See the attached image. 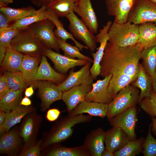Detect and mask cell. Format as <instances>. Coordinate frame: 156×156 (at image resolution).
I'll use <instances>...</instances> for the list:
<instances>
[{
    "label": "cell",
    "instance_id": "cell-1",
    "mask_svg": "<svg viewBox=\"0 0 156 156\" xmlns=\"http://www.w3.org/2000/svg\"><path fill=\"white\" fill-rule=\"evenodd\" d=\"M143 49L138 43L121 47L107 42L101 63L100 75L104 78L112 75L108 91L112 99L120 90L136 80Z\"/></svg>",
    "mask_w": 156,
    "mask_h": 156
},
{
    "label": "cell",
    "instance_id": "cell-2",
    "mask_svg": "<svg viewBox=\"0 0 156 156\" xmlns=\"http://www.w3.org/2000/svg\"><path fill=\"white\" fill-rule=\"evenodd\" d=\"M139 27L128 21L121 24L114 22L108 31V42L121 47L134 45L138 40Z\"/></svg>",
    "mask_w": 156,
    "mask_h": 156
},
{
    "label": "cell",
    "instance_id": "cell-3",
    "mask_svg": "<svg viewBox=\"0 0 156 156\" xmlns=\"http://www.w3.org/2000/svg\"><path fill=\"white\" fill-rule=\"evenodd\" d=\"M24 55L41 57L47 48L28 27L20 32L12 40L9 47Z\"/></svg>",
    "mask_w": 156,
    "mask_h": 156
},
{
    "label": "cell",
    "instance_id": "cell-4",
    "mask_svg": "<svg viewBox=\"0 0 156 156\" xmlns=\"http://www.w3.org/2000/svg\"><path fill=\"white\" fill-rule=\"evenodd\" d=\"M140 92L131 84L120 90L108 104L109 120L128 108L139 103Z\"/></svg>",
    "mask_w": 156,
    "mask_h": 156
},
{
    "label": "cell",
    "instance_id": "cell-5",
    "mask_svg": "<svg viewBox=\"0 0 156 156\" xmlns=\"http://www.w3.org/2000/svg\"><path fill=\"white\" fill-rule=\"evenodd\" d=\"M92 116L83 114L64 118L56 125L53 130L46 143L49 146L61 142L68 138L72 135L73 127L81 123L89 122L91 120Z\"/></svg>",
    "mask_w": 156,
    "mask_h": 156
},
{
    "label": "cell",
    "instance_id": "cell-6",
    "mask_svg": "<svg viewBox=\"0 0 156 156\" xmlns=\"http://www.w3.org/2000/svg\"><path fill=\"white\" fill-rule=\"evenodd\" d=\"M55 27L52 21L47 18L34 23L28 28L47 48L59 53L60 48L54 30Z\"/></svg>",
    "mask_w": 156,
    "mask_h": 156
},
{
    "label": "cell",
    "instance_id": "cell-7",
    "mask_svg": "<svg viewBox=\"0 0 156 156\" xmlns=\"http://www.w3.org/2000/svg\"><path fill=\"white\" fill-rule=\"evenodd\" d=\"M66 17L69 22V28L74 37L83 42L90 51L94 52L96 47V36L74 12Z\"/></svg>",
    "mask_w": 156,
    "mask_h": 156
},
{
    "label": "cell",
    "instance_id": "cell-8",
    "mask_svg": "<svg viewBox=\"0 0 156 156\" xmlns=\"http://www.w3.org/2000/svg\"><path fill=\"white\" fill-rule=\"evenodd\" d=\"M127 21L137 25L148 22L156 24V5L149 0H136Z\"/></svg>",
    "mask_w": 156,
    "mask_h": 156
},
{
    "label": "cell",
    "instance_id": "cell-9",
    "mask_svg": "<svg viewBox=\"0 0 156 156\" xmlns=\"http://www.w3.org/2000/svg\"><path fill=\"white\" fill-rule=\"evenodd\" d=\"M136 105L131 107L109 120L110 125L118 127L127 134L130 140L136 139L135 129L137 120Z\"/></svg>",
    "mask_w": 156,
    "mask_h": 156
},
{
    "label": "cell",
    "instance_id": "cell-10",
    "mask_svg": "<svg viewBox=\"0 0 156 156\" xmlns=\"http://www.w3.org/2000/svg\"><path fill=\"white\" fill-rule=\"evenodd\" d=\"M136 0H105L108 14L114 17V22L127 21L129 13Z\"/></svg>",
    "mask_w": 156,
    "mask_h": 156
},
{
    "label": "cell",
    "instance_id": "cell-11",
    "mask_svg": "<svg viewBox=\"0 0 156 156\" xmlns=\"http://www.w3.org/2000/svg\"><path fill=\"white\" fill-rule=\"evenodd\" d=\"M35 87L42 101L43 109L46 110L54 102L62 99L63 92L58 85L49 81L37 80Z\"/></svg>",
    "mask_w": 156,
    "mask_h": 156
},
{
    "label": "cell",
    "instance_id": "cell-12",
    "mask_svg": "<svg viewBox=\"0 0 156 156\" xmlns=\"http://www.w3.org/2000/svg\"><path fill=\"white\" fill-rule=\"evenodd\" d=\"M91 62H89L79 70L70 71L68 76L61 83L58 85L63 92L73 87L84 84H92L94 79L90 73Z\"/></svg>",
    "mask_w": 156,
    "mask_h": 156
},
{
    "label": "cell",
    "instance_id": "cell-13",
    "mask_svg": "<svg viewBox=\"0 0 156 156\" xmlns=\"http://www.w3.org/2000/svg\"><path fill=\"white\" fill-rule=\"evenodd\" d=\"M110 25L107 23L101 29L99 33L96 36L97 42L100 43V46L95 53L92 55L93 58V64L90 69L93 79H95L100 75L101 72V62L104 55L105 50L109 40L108 31Z\"/></svg>",
    "mask_w": 156,
    "mask_h": 156
},
{
    "label": "cell",
    "instance_id": "cell-14",
    "mask_svg": "<svg viewBox=\"0 0 156 156\" xmlns=\"http://www.w3.org/2000/svg\"><path fill=\"white\" fill-rule=\"evenodd\" d=\"M44 55L51 60L58 71L64 74L70 69L77 66H84L89 62L86 60L70 58L47 48L46 49Z\"/></svg>",
    "mask_w": 156,
    "mask_h": 156
},
{
    "label": "cell",
    "instance_id": "cell-15",
    "mask_svg": "<svg viewBox=\"0 0 156 156\" xmlns=\"http://www.w3.org/2000/svg\"><path fill=\"white\" fill-rule=\"evenodd\" d=\"M74 11L93 33H97L99 24L90 0H77Z\"/></svg>",
    "mask_w": 156,
    "mask_h": 156
},
{
    "label": "cell",
    "instance_id": "cell-16",
    "mask_svg": "<svg viewBox=\"0 0 156 156\" xmlns=\"http://www.w3.org/2000/svg\"><path fill=\"white\" fill-rule=\"evenodd\" d=\"M92 89V84H84L63 92L62 100L66 105L69 114L79 104L85 101L86 95Z\"/></svg>",
    "mask_w": 156,
    "mask_h": 156
},
{
    "label": "cell",
    "instance_id": "cell-17",
    "mask_svg": "<svg viewBox=\"0 0 156 156\" xmlns=\"http://www.w3.org/2000/svg\"><path fill=\"white\" fill-rule=\"evenodd\" d=\"M110 74L102 80L99 79L92 84V89L85 97V101L109 104L113 99L108 91V87L111 78Z\"/></svg>",
    "mask_w": 156,
    "mask_h": 156
},
{
    "label": "cell",
    "instance_id": "cell-18",
    "mask_svg": "<svg viewBox=\"0 0 156 156\" xmlns=\"http://www.w3.org/2000/svg\"><path fill=\"white\" fill-rule=\"evenodd\" d=\"M105 131L100 127L91 131L86 137L83 145L92 156H101L105 149Z\"/></svg>",
    "mask_w": 156,
    "mask_h": 156
},
{
    "label": "cell",
    "instance_id": "cell-19",
    "mask_svg": "<svg viewBox=\"0 0 156 156\" xmlns=\"http://www.w3.org/2000/svg\"><path fill=\"white\" fill-rule=\"evenodd\" d=\"M130 141L127 134L118 127H113L105 131V149L114 153L123 147Z\"/></svg>",
    "mask_w": 156,
    "mask_h": 156
},
{
    "label": "cell",
    "instance_id": "cell-20",
    "mask_svg": "<svg viewBox=\"0 0 156 156\" xmlns=\"http://www.w3.org/2000/svg\"><path fill=\"white\" fill-rule=\"evenodd\" d=\"M108 107V104L84 101L79 104L69 115L73 116L86 113L92 116L103 118L107 116Z\"/></svg>",
    "mask_w": 156,
    "mask_h": 156
},
{
    "label": "cell",
    "instance_id": "cell-21",
    "mask_svg": "<svg viewBox=\"0 0 156 156\" xmlns=\"http://www.w3.org/2000/svg\"><path fill=\"white\" fill-rule=\"evenodd\" d=\"M67 77L65 74L55 71L48 63L46 56H42L37 72L36 80L46 81L59 84Z\"/></svg>",
    "mask_w": 156,
    "mask_h": 156
},
{
    "label": "cell",
    "instance_id": "cell-22",
    "mask_svg": "<svg viewBox=\"0 0 156 156\" xmlns=\"http://www.w3.org/2000/svg\"><path fill=\"white\" fill-rule=\"evenodd\" d=\"M41 57L24 55L21 72L28 86L33 85L35 87L37 81L36 75L38 65L41 61Z\"/></svg>",
    "mask_w": 156,
    "mask_h": 156
},
{
    "label": "cell",
    "instance_id": "cell-23",
    "mask_svg": "<svg viewBox=\"0 0 156 156\" xmlns=\"http://www.w3.org/2000/svg\"><path fill=\"white\" fill-rule=\"evenodd\" d=\"M34 110L32 107L20 105L8 113L4 122L0 127V134L8 132L13 126L20 122L21 119L27 114Z\"/></svg>",
    "mask_w": 156,
    "mask_h": 156
},
{
    "label": "cell",
    "instance_id": "cell-24",
    "mask_svg": "<svg viewBox=\"0 0 156 156\" xmlns=\"http://www.w3.org/2000/svg\"><path fill=\"white\" fill-rule=\"evenodd\" d=\"M47 18L50 20L54 24L56 28L54 30L55 34L56 37H58L64 41L68 39L73 41L75 45L79 48L81 51L83 49H88L86 45H84L77 41L71 33L67 31L64 27L62 22L59 20L58 17L50 8L47 7L46 11Z\"/></svg>",
    "mask_w": 156,
    "mask_h": 156
},
{
    "label": "cell",
    "instance_id": "cell-25",
    "mask_svg": "<svg viewBox=\"0 0 156 156\" xmlns=\"http://www.w3.org/2000/svg\"><path fill=\"white\" fill-rule=\"evenodd\" d=\"M139 37L138 43L143 49L156 45V24L151 22L139 25Z\"/></svg>",
    "mask_w": 156,
    "mask_h": 156
},
{
    "label": "cell",
    "instance_id": "cell-26",
    "mask_svg": "<svg viewBox=\"0 0 156 156\" xmlns=\"http://www.w3.org/2000/svg\"><path fill=\"white\" fill-rule=\"evenodd\" d=\"M24 55L8 47L6 49L3 60L0 64L1 68L5 71H22Z\"/></svg>",
    "mask_w": 156,
    "mask_h": 156
},
{
    "label": "cell",
    "instance_id": "cell-27",
    "mask_svg": "<svg viewBox=\"0 0 156 156\" xmlns=\"http://www.w3.org/2000/svg\"><path fill=\"white\" fill-rule=\"evenodd\" d=\"M139 66L137 77L132 83L134 86L140 90L139 103L144 98L149 96L153 88L151 77L146 73L142 64L140 63Z\"/></svg>",
    "mask_w": 156,
    "mask_h": 156
},
{
    "label": "cell",
    "instance_id": "cell-28",
    "mask_svg": "<svg viewBox=\"0 0 156 156\" xmlns=\"http://www.w3.org/2000/svg\"><path fill=\"white\" fill-rule=\"evenodd\" d=\"M47 9L46 6L40 7L32 14L10 24L5 31L13 29H25L34 23L47 18Z\"/></svg>",
    "mask_w": 156,
    "mask_h": 156
},
{
    "label": "cell",
    "instance_id": "cell-29",
    "mask_svg": "<svg viewBox=\"0 0 156 156\" xmlns=\"http://www.w3.org/2000/svg\"><path fill=\"white\" fill-rule=\"evenodd\" d=\"M36 10L30 5L17 8L7 6L0 8V12L5 15L10 24L32 14Z\"/></svg>",
    "mask_w": 156,
    "mask_h": 156
},
{
    "label": "cell",
    "instance_id": "cell-30",
    "mask_svg": "<svg viewBox=\"0 0 156 156\" xmlns=\"http://www.w3.org/2000/svg\"><path fill=\"white\" fill-rule=\"evenodd\" d=\"M0 140L1 153L8 154L18 148L20 143L18 134L14 131L3 133Z\"/></svg>",
    "mask_w": 156,
    "mask_h": 156
},
{
    "label": "cell",
    "instance_id": "cell-31",
    "mask_svg": "<svg viewBox=\"0 0 156 156\" xmlns=\"http://www.w3.org/2000/svg\"><path fill=\"white\" fill-rule=\"evenodd\" d=\"M141 59L145 71L152 78L156 68V45L143 49L141 53Z\"/></svg>",
    "mask_w": 156,
    "mask_h": 156
},
{
    "label": "cell",
    "instance_id": "cell-32",
    "mask_svg": "<svg viewBox=\"0 0 156 156\" xmlns=\"http://www.w3.org/2000/svg\"><path fill=\"white\" fill-rule=\"evenodd\" d=\"M49 156H90V154L83 145L74 147L56 146L47 154Z\"/></svg>",
    "mask_w": 156,
    "mask_h": 156
},
{
    "label": "cell",
    "instance_id": "cell-33",
    "mask_svg": "<svg viewBox=\"0 0 156 156\" xmlns=\"http://www.w3.org/2000/svg\"><path fill=\"white\" fill-rule=\"evenodd\" d=\"M25 90H10L0 99V109L10 112L16 107L20 104L22 93Z\"/></svg>",
    "mask_w": 156,
    "mask_h": 156
},
{
    "label": "cell",
    "instance_id": "cell-34",
    "mask_svg": "<svg viewBox=\"0 0 156 156\" xmlns=\"http://www.w3.org/2000/svg\"><path fill=\"white\" fill-rule=\"evenodd\" d=\"M77 0H53L47 7L53 10L58 16L65 17L72 12Z\"/></svg>",
    "mask_w": 156,
    "mask_h": 156
},
{
    "label": "cell",
    "instance_id": "cell-35",
    "mask_svg": "<svg viewBox=\"0 0 156 156\" xmlns=\"http://www.w3.org/2000/svg\"><path fill=\"white\" fill-rule=\"evenodd\" d=\"M144 139L130 140L122 148L113 153L114 156H135L142 152Z\"/></svg>",
    "mask_w": 156,
    "mask_h": 156
},
{
    "label": "cell",
    "instance_id": "cell-36",
    "mask_svg": "<svg viewBox=\"0 0 156 156\" xmlns=\"http://www.w3.org/2000/svg\"><path fill=\"white\" fill-rule=\"evenodd\" d=\"M57 40L58 47L64 52V55L67 57L78 59L84 60L91 62L93 60L88 56L82 54L80 52V49L75 45L73 46L57 37Z\"/></svg>",
    "mask_w": 156,
    "mask_h": 156
},
{
    "label": "cell",
    "instance_id": "cell-37",
    "mask_svg": "<svg viewBox=\"0 0 156 156\" xmlns=\"http://www.w3.org/2000/svg\"><path fill=\"white\" fill-rule=\"evenodd\" d=\"M4 73L10 90L25 89L28 86L21 72L5 71Z\"/></svg>",
    "mask_w": 156,
    "mask_h": 156
},
{
    "label": "cell",
    "instance_id": "cell-38",
    "mask_svg": "<svg viewBox=\"0 0 156 156\" xmlns=\"http://www.w3.org/2000/svg\"><path fill=\"white\" fill-rule=\"evenodd\" d=\"M25 29H11L0 34V63L4 58L7 49L10 46L13 38Z\"/></svg>",
    "mask_w": 156,
    "mask_h": 156
},
{
    "label": "cell",
    "instance_id": "cell-39",
    "mask_svg": "<svg viewBox=\"0 0 156 156\" xmlns=\"http://www.w3.org/2000/svg\"><path fill=\"white\" fill-rule=\"evenodd\" d=\"M140 107L151 117H156V92L152 89L149 96L142 99L139 103Z\"/></svg>",
    "mask_w": 156,
    "mask_h": 156
},
{
    "label": "cell",
    "instance_id": "cell-40",
    "mask_svg": "<svg viewBox=\"0 0 156 156\" xmlns=\"http://www.w3.org/2000/svg\"><path fill=\"white\" fill-rule=\"evenodd\" d=\"M36 128V120L34 117L30 116L27 118L22 125L20 134L25 143L29 142L31 140Z\"/></svg>",
    "mask_w": 156,
    "mask_h": 156
},
{
    "label": "cell",
    "instance_id": "cell-41",
    "mask_svg": "<svg viewBox=\"0 0 156 156\" xmlns=\"http://www.w3.org/2000/svg\"><path fill=\"white\" fill-rule=\"evenodd\" d=\"M151 127V124L143 144L142 153L144 156H156V139L152 135Z\"/></svg>",
    "mask_w": 156,
    "mask_h": 156
},
{
    "label": "cell",
    "instance_id": "cell-42",
    "mask_svg": "<svg viewBox=\"0 0 156 156\" xmlns=\"http://www.w3.org/2000/svg\"><path fill=\"white\" fill-rule=\"evenodd\" d=\"M40 143L33 146L24 151L20 154L23 156H38L40 155Z\"/></svg>",
    "mask_w": 156,
    "mask_h": 156
},
{
    "label": "cell",
    "instance_id": "cell-43",
    "mask_svg": "<svg viewBox=\"0 0 156 156\" xmlns=\"http://www.w3.org/2000/svg\"><path fill=\"white\" fill-rule=\"evenodd\" d=\"M8 86L6 77L5 74L1 75L0 77V99L10 91Z\"/></svg>",
    "mask_w": 156,
    "mask_h": 156
},
{
    "label": "cell",
    "instance_id": "cell-44",
    "mask_svg": "<svg viewBox=\"0 0 156 156\" xmlns=\"http://www.w3.org/2000/svg\"><path fill=\"white\" fill-rule=\"evenodd\" d=\"M60 113V110L57 108L49 109L47 112L46 118L49 121H54L58 118Z\"/></svg>",
    "mask_w": 156,
    "mask_h": 156
},
{
    "label": "cell",
    "instance_id": "cell-45",
    "mask_svg": "<svg viewBox=\"0 0 156 156\" xmlns=\"http://www.w3.org/2000/svg\"><path fill=\"white\" fill-rule=\"evenodd\" d=\"M9 24L7 17L3 13H0V34L4 32L9 26Z\"/></svg>",
    "mask_w": 156,
    "mask_h": 156
},
{
    "label": "cell",
    "instance_id": "cell-46",
    "mask_svg": "<svg viewBox=\"0 0 156 156\" xmlns=\"http://www.w3.org/2000/svg\"><path fill=\"white\" fill-rule=\"evenodd\" d=\"M36 6L41 7L43 6L47 7L53 0H30Z\"/></svg>",
    "mask_w": 156,
    "mask_h": 156
},
{
    "label": "cell",
    "instance_id": "cell-47",
    "mask_svg": "<svg viewBox=\"0 0 156 156\" xmlns=\"http://www.w3.org/2000/svg\"><path fill=\"white\" fill-rule=\"evenodd\" d=\"M9 112L0 109V127L4 123Z\"/></svg>",
    "mask_w": 156,
    "mask_h": 156
},
{
    "label": "cell",
    "instance_id": "cell-48",
    "mask_svg": "<svg viewBox=\"0 0 156 156\" xmlns=\"http://www.w3.org/2000/svg\"><path fill=\"white\" fill-rule=\"evenodd\" d=\"M34 87L33 85H30L25 89V96L29 97L33 95L34 93Z\"/></svg>",
    "mask_w": 156,
    "mask_h": 156
},
{
    "label": "cell",
    "instance_id": "cell-49",
    "mask_svg": "<svg viewBox=\"0 0 156 156\" xmlns=\"http://www.w3.org/2000/svg\"><path fill=\"white\" fill-rule=\"evenodd\" d=\"M31 102L30 99L29 97L25 96L21 100L19 105L25 106H29L31 105Z\"/></svg>",
    "mask_w": 156,
    "mask_h": 156
},
{
    "label": "cell",
    "instance_id": "cell-50",
    "mask_svg": "<svg viewBox=\"0 0 156 156\" xmlns=\"http://www.w3.org/2000/svg\"><path fill=\"white\" fill-rule=\"evenodd\" d=\"M152 122L151 123V130L153 134L156 136V117H151Z\"/></svg>",
    "mask_w": 156,
    "mask_h": 156
},
{
    "label": "cell",
    "instance_id": "cell-51",
    "mask_svg": "<svg viewBox=\"0 0 156 156\" xmlns=\"http://www.w3.org/2000/svg\"><path fill=\"white\" fill-rule=\"evenodd\" d=\"M13 2V0H0V8L7 6L8 5Z\"/></svg>",
    "mask_w": 156,
    "mask_h": 156
},
{
    "label": "cell",
    "instance_id": "cell-52",
    "mask_svg": "<svg viewBox=\"0 0 156 156\" xmlns=\"http://www.w3.org/2000/svg\"><path fill=\"white\" fill-rule=\"evenodd\" d=\"M151 79L153 89L156 92V68L154 76Z\"/></svg>",
    "mask_w": 156,
    "mask_h": 156
},
{
    "label": "cell",
    "instance_id": "cell-53",
    "mask_svg": "<svg viewBox=\"0 0 156 156\" xmlns=\"http://www.w3.org/2000/svg\"><path fill=\"white\" fill-rule=\"evenodd\" d=\"M101 156H114L113 153L105 149L103 152Z\"/></svg>",
    "mask_w": 156,
    "mask_h": 156
},
{
    "label": "cell",
    "instance_id": "cell-54",
    "mask_svg": "<svg viewBox=\"0 0 156 156\" xmlns=\"http://www.w3.org/2000/svg\"><path fill=\"white\" fill-rule=\"evenodd\" d=\"M151 2L156 5V0H149Z\"/></svg>",
    "mask_w": 156,
    "mask_h": 156
}]
</instances>
